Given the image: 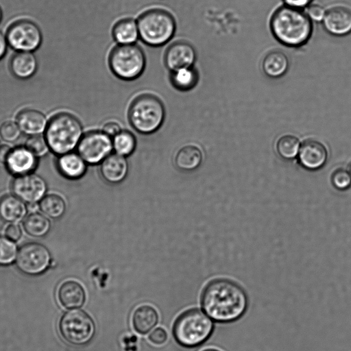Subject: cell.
<instances>
[{"mask_svg":"<svg viewBox=\"0 0 351 351\" xmlns=\"http://www.w3.org/2000/svg\"><path fill=\"white\" fill-rule=\"evenodd\" d=\"M202 159L201 149L195 145H188L178 150L175 158V163L179 169L191 171L200 166Z\"/></svg>","mask_w":351,"mask_h":351,"instance_id":"d4e9b609","label":"cell"},{"mask_svg":"<svg viewBox=\"0 0 351 351\" xmlns=\"http://www.w3.org/2000/svg\"><path fill=\"white\" fill-rule=\"evenodd\" d=\"M8 170L16 176L32 173L37 166V157L25 146L11 149L5 163Z\"/></svg>","mask_w":351,"mask_h":351,"instance_id":"2e32d148","label":"cell"},{"mask_svg":"<svg viewBox=\"0 0 351 351\" xmlns=\"http://www.w3.org/2000/svg\"><path fill=\"white\" fill-rule=\"evenodd\" d=\"M37 68V59L32 52L16 51L10 62V69L12 75L21 80L32 77Z\"/></svg>","mask_w":351,"mask_h":351,"instance_id":"ffe728a7","label":"cell"},{"mask_svg":"<svg viewBox=\"0 0 351 351\" xmlns=\"http://www.w3.org/2000/svg\"><path fill=\"white\" fill-rule=\"evenodd\" d=\"M16 123L21 131L29 136L39 135L45 132L48 124L43 113L30 108L24 109L17 114Z\"/></svg>","mask_w":351,"mask_h":351,"instance_id":"ac0fdd59","label":"cell"},{"mask_svg":"<svg viewBox=\"0 0 351 351\" xmlns=\"http://www.w3.org/2000/svg\"><path fill=\"white\" fill-rule=\"evenodd\" d=\"M306 14L311 21L320 22L323 21L326 11L324 8L319 4H310L307 7Z\"/></svg>","mask_w":351,"mask_h":351,"instance_id":"d590c367","label":"cell"},{"mask_svg":"<svg viewBox=\"0 0 351 351\" xmlns=\"http://www.w3.org/2000/svg\"><path fill=\"white\" fill-rule=\"evenodd\" d=\"M25 146L36 157H43L50 150L45 136L40 134L30 136L26 140Z\"/></svg>","mask_w":351,"mask_h":351,"instance_id":"d6a6232c","label":"cell"},{"mask_svg":"<svg viewBox=\"0 0 351 351\" xmlns=\"http://www.w3.org/2000/svg\"><path fill=\"white\" fill-rule=\"evenodd\" d=\"M214 330L213 320L197 308L188 309L175 320L172 334L176 342L184 348H195L211 336Z\"/></svg>","mask_w":351,"mask_h":351,"instance_id":"3957f363","label":"cell"},{"mask_svg":"<svg viewBox=\"0 0 351 351\" xmlns=\"http://www.w3.org/2000/svg\"><path fill=\"white\" fill-rule=\"evenodd\" d=\"M198 78V73L193 66L171 71L170 77L172 85L182 91L192 89L197 84Z\"/></svg>","mask_w":351,"mask_h":351,"instance_id":"83f0119b","label":"cell"},{"mask_svg":"<svg viewBox=\"0 0 351 351\" xmlns=\"http://www.w3.org/2000/svg\"><path fill=\"white\" fill-rule=\"evenodd\" d=\"M8 45L16 51L34 52L43 41L40 27L29 20H19L13 23L6 32Z\"/></svg>","mask_w":351,"mask_h":351,"instance_id":"9c48e42d","label":"cell"},{"mask_svg":"<svg viewBox=\"0 0 351 351\" xmlns=\"http://www.w3.org/2000/svg\"><path fill=\"white\" fill-rule=\"evenodd\" d=\"M108 64L117 77L123 80H133L143 73L146 59L144 52L136 45H118L112 49Z\"/></svg>","mask_w":351,"mask_h":351,"instance_id":"52a82bcc","label":"cell"},{"mask_svg":"<svg viewBox=\"0 0 351 351\" xmlns=\"http://www.w3.org/2000/svg\"><path fill=\"white\" fill-rule=\"evenodd\" d=\"M195 59L196 53L193 47L184 41L173 43L165 55V65L171 71L193 66Z\"/></svg>","mask_w":351,"mask_h":351,"instance_id":"5bb4252c","label":"cell"},{"mask_svg":"<svg viewBox=\"0 0 351 351\" xmlns=\"http://www.w3.org/2000/svg\"><path fill=\"white\" fill-rule=\"evenodd\" d=\"M136 145L134 136L130 132L121 130L112 138L113 149L117 154L123 156L132 154Z\"/></svg>","mask_w":351,"mask_h":351,"instance_id":"4dcf8cb0","label":"cell"},{"mask_svg":"<svg viewBox=\"0 0 351 351\" xmlns=\"http://www.w3.org/2000/svg\"><path fill=\"white\" fill-rule=\"evenodd\" d=\"M274 36L282 45L299 47L306 44L313 32L312 21L302 10L284 5L278 8L270 21Z\"/></svg>","mask_w":351,"mask_h":351,"instance_id":"7a4b0ae2","label":"cell"},{"mask_svg":"<svg viewBox=\"0 0 351 351\" xmlns=\"http://www.w3.org/2000/svg\"><path fill=\"white\" fill-rule=\"evenodd\" d=\"M66 204L63 198L56 194L45 195L39 203V208L47 217L58 219L66 211Z\"/></svg>","mask_w":351,"mask_h":351,"instance_id":"f1b7e54d","label":"cell"},{"mask_svg":"<svg viewBox=\"0 0 351 351\" xmlns=\"http://www.w3.org/2000/svg\"><path fill=\"white\" fill-rule=\"evenodd\" d=\"M57 166L62 175L72 180L80 178L86 171V162L78 154L73 152L60 155Z\"/></svg>","mask_w":351,"mask_h":351,"instance_id":"7402d4cb","label":"cell"},{"mask_svg":"<svg viewBox=\"0 0 351 351\" xmlns=\"http://www.w3.org/2000/svg\"><path fill=\"white\" fill-rule=\"evenodd\" d=\"M200 303L204 313L218 323L240 319L247 308L248 300L243 288L225 278L215 279L204 288Z\"/></svg>","mask_w":351,"mask_h":351,"instance_id":"6da1fadb","label":"cell"},{"mask_svg":"<svg viewBox=\"0 0 351 351\" xmlns=\"http://www.w3.org/2000/svg\"><path fill=\"white\" fill-rule=\"evenodd\" d=\"M19 269L28 275H38L46 271L51 262V253L44 245L28 243L19 250L16 260Z\"/></svg>","mask_w":351,"mask_h":351,"instance_id":"30bf717a","label":"cell"},{"mask_svg":"<svg viewBox=\"0 0 351 351\" xmlns=\"http://www.w3.org/2000/svg\"><path fill=\"white\" fill-rule=\"evenodd\" d=\"M139 38L151 47H160L169 42L176 31L173 16L160 9L149 10L137 21Z\"/></svg>","mask_w":351,"mask_h":351,"instance_id":"8992f818","label":"cell"},{"mask_svg":"<svg viewBox=\"0 0 351 351\" xmlns=\"http://www.w3.org/2000/svg\"><path fill=\"white\" fill-rule=\"evenodd\" d=\"M25 232L33 237H43L50 230L51 223L45 215L32 213L23 221Z\"/></svg>","mask_w":351,"mask_h":351,"instance_id":"4316f807","label":"cell"},{"mask_svg":"<svg viewBox=\"0 0 351 351\" xmlns=\"http://www.w3.org/2000/svg\"><path fill=\"white\" fill-rule=\"evenodd\" d=\"M27 206L15 195H5L0 199V218L5 222L16 223L26 216Z\"/></svg>","mask_w":351,"mask_h":351,"instance_id":"44dd1931","label":"cell"},{"mask_svg":"<svg viewBox=\"0 0 351 351\" xmlns=\"http://www.w3.org/2000/svg\"><path fill=\"white\" fill-rule=\"evenodd\" d=\"M83 135L81 122L67 112L53 115L45 131V138L50 150L58 155L71 152L77 147Z\"/></svg>","mask_w":351,"mask_h":351,"instance_id":"277c9868","label":"cell"},{"mask_svg":"<svg viewBox=\"0 0 351 351\" xmlns=\"http://www.w3.org/2000/svg\"><path fill=\"white\" fill-rule=\"evenodd\" d=\"M19 250L14 241L0 236V265L6 266L13 263L17 258Z\"/></svg>","mask_w":351,"mask_h":351,"instance_id":"1f68e13d","label":"cell"},{"mask_svg":"<svg viewBox=\"0 0 351 351\" xmlns=\"http://www.w3.org/2000/svg\"><path fill=\"white\" fill-rule=\"evenodd\" d=\"M326 31L335 36H345L351 33V10L336 6L326 12L322 21Z\"/></svg>","mask_w":351,"mask_h":351,"instance_id":"9a60e30c","label":"cell"},{"mask_svg":"<svg viewBox=\"0 0 351 351\" xmlns=\"http://www.w3.org/2000/svg\"><path fill=\"white\" fill-rule=\"evenodd\" d=\"M328 159V152L321 142L316 140L304 141L298 152L300 165L309 171H317L322 168Z\"/></svg>","mask_w":351,"mask_h":351,"instance_id":"4fadbf2b","label":"cell"},{"mask_svg":"<svg viewBox=\"0 0 351 351\" xmlns=\"http://www.w3.org/2000/svg\"><path fill=\"white\" fill-rule=\"evenodd\" d=\"M59 330L68 343L81 346L89 343L95 335V325L84 311L73 309L65 312L59 322Z\"/></svg>","mask_w":351,"mask_h":351,"instance_id":"ba28073f","label":"cell"},{"mask_svg":"<svg viewBox=\"0 0 351 351\" xmlns=\"http://www.w3.org/2000/svg\"><path fill=\"white\" fill-rule=\"evenodd\" d=\"M12 148L7 145L0 146V163L5 164Z\"/></svg>","mask_w":351,"mask_h":351,"instance_id":"b9f144b4","label":"cell"},{"mask_svg":"<svg viewBox=\"0 0 351 351\" xmlns=\"http://www.w3.org/2000/svg\"><path fill=\"white\" fill-rule=\"evenodd\" d=\"M300 148L299 139L291 134L281 136L277 141L276 150L279 156L285 160L294 159Z\"/></svg>","mask_w":351,"mask_h":351,"instance_id":"f546056e","label":"cell"},{"mask_svg":"<svg viewBox=\"0 0 351 351\" xmlns=\"http://www.w3.org/2000/svg\"><path fill=\"white\" fill-rule=\"evenodd\" d=\"M5 236L14 241H17L22 236L21 228L16 223H10L5 229Z\"/></svg>","mask_w":351,"mask_h":351,"instance_id":"74e56055","label":"cell"},{"mask_svg":"<svg viewBox=\"0 0 351 351\" xmlns=\"http://www.w3.org/2000/svg\"><path fill=\"white\" fill-rule=\"evenodd\" d=\"M21 132L17 123L12 121H5L0 125V136L8 143L16 141L20 138Z\"/></svg>","mask_w":351,"mask_h":351,"instance_id":"836d02e7","label":"cell"},{"mask_svg":"<svg viewBox=\"0 0 351 351\" xmlns=\"http://www.w3.org/2000/svg\"><path fill=\"white\" fill-rule=\"evenodd\" d=\"M8 40L6 36L0 30V60L5 56L8 49Z\"/></svg>","mask_w":351,"mask_h":351,"instance_id":"60d3db41","label":"cell"},{"mask_svg":"<svg viewBox=\"0 0 351 351\" xmlns=\"http://www.w3.org/2000/svg\"><path fill=\"white\" fill-rule=\"evenodd\" d=\"M78 154L88 164L101 162L113 149L112 139L103 131L84 134L77 145Z\"/></svg>","mask_w":351,"mask_h":351,"instance_id":"8fae6325","label":"cell"},{"mask_svg":"<svg viewBox=\"0 0 351 351\" xmlns=\"http://www.w3.org/2000/svg\"><path fill=\"white\" fill-rule=\"evenodd\" d=\"M39 206H38L37 203H32L29 204V206H27L28 210L32 213H36L37 209L38 208Z\"/></svg>","mask_w":351,"mask_h":351,"instance_id":"7bdbcfd3","label":"cell"},{"mask_svg":"<svg viewBox=\"0 0 351 351\" xmlns=\"http://www.w3.org/2000/svg\"><path fill=\"white\" fill-rule=\"evenodd\" d=\"M165 117V107L160 99L149 94L135 98L128 111V119L132 126L144 134L157 131L162 125Z\"/></svg>","mask_w":351,"mask_h":351,"instance_id":"5b68a950","label":"cell"},{"mask_svg":"<svg viewBox=\"0 0 351 351\" xmlns=\"http://www.w3.org/2000/svg\"><path fill=\"white\" fill-rule=\"evenodd\" d=\"M2 17H3V12H2V10L0 7V23L1 21Z\"/></svg>","mask_w":351,"mask_h":351,"instance_id":"f6af8a7d","label":"cell"},{"mask_svg":"<svg viewBox=\"0 0 351 351\" xmlns=\"http://www.w3.org/2000/svg\"><path fill=\"white\" fill-rule=\"evenodd\" d=\"M202 351H220V350H219L217 349H215V348H207V349H205V350H204Z\"/></svg>","mask_w":351,"mask_h":351,"instance_id":"ee69618b","label":"cell"},{"mask_svg":"<svg viewBox=\"0 0 351 351\" xmlns=\"http://www.w3.org/2000/svg\"><path fill=\"white\" fill-rule=\"evenodd\" d=\"M112 36L119 45L134 44L139 38L137 22L132 19L119 21L112 28Z\"/></svg>","mask_w":351,"mask_h":351,"instance_id":"484cf974","label":"cell"},{"mask_svg":"<svg viewBox=\"0 0 351 351\" xmlns=\"http://www.w3.org/2000/svg\"><path fill=\"white\" fill-rule=\"evenodd\" d=\"M313 0H283L285 5L302 10L303 8L308 7Z\"/></svg>","mask_w":351,"mask_h":351,"instance_id":"ab89813d","label":"cell"},{"mask_svg":"<svg viewBox=\"0 0 351 351\" xmlns=\"http://www.w3.org/2000/svg\"><path fill=\"white\" fill-rule=\"evenodd\" d=\"M167 337L166 330L161 327H158L149 334V339L152 343L159 346L166 342Z\"/></svg>","mask_w":351,"mask_h":351,"instance_id":"8d00e7d4","label":"cell"},{"mask_svg":"<svg viewBox=\"0 0 351 351\" xmlns=\"http://www.w3.org/2000/svg\"><path fill=\"white\" fill-rule=\"evenodd\" d=\"M121 128L119 124L114 121H110L106 123L102 131L111 138H113L118 133L121 131Z\"/></svg>","mask_w":351,"mask_h":351,"instance_id":"f35d334b","label":"cell"},{"mask_svg":"<svg viewBox=\"0 0 351 351\" xmlns=\"http://www.w3.org/2000/svg\"><path fill=\"white\" fill-rule=\"evenodd\" d=\"M47 189L45 180L32 173L16 176L12 184L14 195L27 204L40 202L45 196Z\"/></svg>","mask_w":351,"mask_h":351,"instance_id":"7c38bea8","label":"cell"},{"mask_svg":"<svg viewBox=\"0 0 351 351\" xmlns=\"http://www.w3.org/2000/svg\"><path fill=\"white\" fill-rule=\"evenodd\" d=\"M159 316L157 311L152 306L145 304L137 307L132 315V326L135 331L146 335L158 324Z\"/></svg>","mask_w":351,"mask_h":351,"instance_id":"603a6c76","label":"cell"},{"mask_svg":"<svg viewBox=\"0 0 351 351\" xmlns=\"http://www.w3.org/2000/svg\"><path fill=\"white\" fill-rule=\"evenodd\" d=\"M58 298L61 304L66 308H77L85 302L86 293L83 287L75 280L62 282L58 291Z\"/></svg>","mask_w":351,"mask_h":351,"instance_id":"d6986e66","label":"cell"},{"mask_svg":"<svg viewBox=\"0 0 351 351\" xmlns=\"http://www.w3.org/2000/svg\"><path fill=\"white\" fill-rule=\"evenodd\" d=\"M350 174H351V165H350Z\"/></svg>","mask_w":351,"mask_h":351,"instance_id":"bcb514c9","label":"cell"},{"mask_svg":"<svg viewBox=\"0 0 351 351\" xmlns=\"http://www.w3.org/2000/svg\"><path fill=\"white\" fill-rule=\"evenodd\" d=\"M289 66L287 56L280 50H273L267 53L263 58L262 68L269 77L278 78L283 76Z\"/></svg>","mask_w":351,"mask_h":351,"instance_id":"cb8c5ba5","label":"cell"},{"mask_svg":"<svg viewBox=\"0 0 351 351\" xmlns=\"http://www.w3.org/2000/svg\"><path fill=\"white\" fill-rule=\"evenodd\" d=\"M128 171V164L125 158L118 154H110L101 162L100 172L108 183L116 184L124 180Z\"/></svg>","mask_w":351,"mask_h":351,"instance_id":"e0dca14e","label":"cell"},{"mask_svg":"<svg viewBox=\"0 0 351 351\" xmlns=\"http://www.w3.org/2000/svg\"><path fill=\"white\" fill-rule=\"evenodd\" d=\"M331 182L339 191L347 190L351 186V174L344 169H337L331 176Z\"/></svg>","mask_w":351,"mask_h":351,"instance_id":"e575fe53","label":"cell"}]
</instances>
